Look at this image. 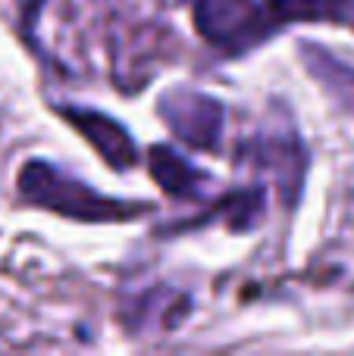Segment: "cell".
<instances>
[{"label":"cell","mask_w":354,"mask_h":356,"mask_svg":"<svg viewBox=\"0 0 354 356\" xmlns=\"http://www.w3.org/2000/svg\"><path fill=\"white\" fill-rule=\"evenodd\" d=\"M198 31L226 54H242L286 22L354 29V0H188Z\"/></svg>","instance_id":"cell-1"},{"label":"cell","mask_w":354,"mask_h":356,"mask_svg":"<svg viewBox=\"0 0 354 356\" xmlns=\"http://www.w3.org/2000/svg\"><path fill=\"white\" fill-rule=\"evenodd\" d=\"M151 172L157 175L163 191H169V194H176V197H194L201 181H204V175H201L192 163L182 160V156L173 154L169 147H157L154 154H151Z\"/></svg>","instance_id":"cell-6"},{"label":"cell","mask_w":354,"mask_h":356,"mask_svg":"<svg viewBox=\"0 0 354 356\" xmlns=\"http://www.w3.org/2000/svg\"><path fill=\"white\" fill-rule=\"evenodd\" d=\"M160 116L176 138L188 147L213 150L223 131V106L194 91H173L160 100Z\"/></svg>","instance_id":"cell-3"},{"label":"cell","mask_w":354,"mask_h":356,"mask_svg":"<svg viewBox=\"0 0 354 356\" xmlns=\"http://www.w3.org/2000/svg\"><path fill=\"white\" fill-rule=\"evenodd\" d=\"M63 116L104 154V160L110 166L125 169L135 163V144L129 141V135L113 119L100 116V113H88V110H63Z\"/></svg>","instance_id":"cell-5"},{"label":"cell","mask_w":354,"mask_h":356,"mask_svg":"<svg viewBox=\"0 0 354 356\" xmlns=\"http://www.w3.org/2000/svg\"><path fill=\"white\" fill-rule=\"evenodd\" d=\"M251 160L261 169H270L282 184H288L292 200L298 197L301 178H305V147H301L298 135L292 129H263L261 135L251 141Z\"/></svg>","instance_id":"cell-4"},{"label":"cell","mask_w":354,"mask_h":356,"mask_svg":"<svg viewBox=\"0 0 354 356\" xmlns=\"http://www.w3.org/2000/svg\"><path fill=\"white\" fill-rule=\"evenodd\" d=\"M19 188L29 200L44 203V207L56 209L63 216H72L82 222H110V219H125L135 216L138 209H125V203L107 200V197L94 194L88 184L66 178L60 169L47 166V163H29L19 175Z\"/></svg>","instance_id":"cell-2"}]
</instances>
